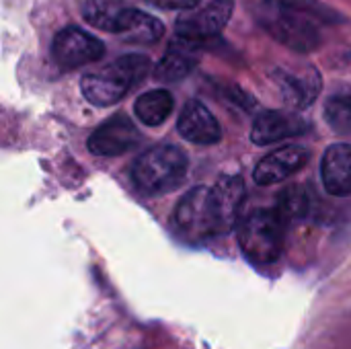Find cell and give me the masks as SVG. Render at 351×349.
Instances as JSON below:
<instances>
[{
  "mask_svg": "<svg viewBox=\"0 0 351 349\" xmlns=\"http://www.w3.org/2000/svg\"><path fill=\"white\" fill-rule=\"evenodd\" d=\"M80 88H82V95L86 97V101H90L93 105H99V107H109V105L117 103L130 91L107 70H105V74L82 76Z\"/></svg>",
  "mask_w": 351,
  "mask_h": 349,
  "instance_id": "cell-15",
  "label": "cell"
},
{
  "mask_svg": "<svg viewBox=\"0 0 351 349\" xmlns=\"http://www.w3.org/2000/svg\"><path fill=\"white\" fill-rule=\"evenodd\" d=\"M325 117L327 123L339 132V134H350L351 132V95H337L327 101L325 107Z\"/></svg>",
  "mask_w": 351,
  "mask_h": 349,
  "instance_id": "cell-19",
  "label": "cell"
},
{
  "mask_svg": "<svg viewBox=\"0 0 351 349\" xmlns=\"http://www.w3.org/2000/svg\"><path fill=\"white\" fill-rule=\"evenodd\" d=\"M150 70V60L146 56H140V53H130V56H123L119 60H115L107 72L111 76H115L121 84H125L128 88L142 82L146 78Z\"/></svg>",
  "mask_w": 351,
  "mask_h": 349,
  "instance_id": "cell-17",
  "label": "cell"
},
{
  "mask_svg": "<svg viewBox=\"0 0 351 349\" xmlns=\"http://www.w3.org/2000/svg\"><path fill=\"white\" fill-rule=\"evenodd\" d=\"M237 226L239 245L251 263L271 265L280 259L288 224L276 208H255L241 216Z\"/></svg>",
  "mask_w": 351,
  "mask_h": 349,
  "instance_id": "cell-3",
  "label": "cell"
},
{
  "mask_svg": "<svg viewBox=\"0 0 351 349\" xmlns=\"http://www.w3.org/2000/svg\"><path fill=\"white\" fill-rule=\"evenodd\" d=\"M245 204V183L237 175L220 177L214 187H193L175 210V226L189 241H208L230 232Z\"/></svg>",
  "mask_w": 351,
  "mask_h": 349,
  "instance_id": "cell-1",
  "label": "cell"
},
{
  "mask_svg": "<svg viewBox=\"0 0 351 349\" xmlns=\"http://www.w3.org/2000/svg\"><path fill=\"white\" fill-rule=\"evenodd\" d=\"M335 19L315 0H267L261 10V23L269 35L296 51H313L321 43L317 23Z\"/></svg>",
  "mask_w": 351,
  "mask_h": 349,
  "instance_id": "cell-2",
  "label": "cell"
},
{
  "mask_svg": "<svg viewBox=\"0 0 351 349\" xmlns=\"http://www.w3.org/2000/svg\"><path fill=\"white\" fill-rule=\"evenodd\" d=\"M311 130V123L290 111H265L261 113L251 130V140L259 146H267L271 142H280L284 138L302 136Z\"/></svg>",
  "mask_w": 351,
  "mask_h": 349,
  "instance_id": "cell-10",
  "label": "cell"
},
{
  "mask_svg": "<svg viewBox=\"0 0 351 349\" xmlns=\"http://www.w3.org/2000/svg\"><path fill=\"white\" fill-rule=\"evenodd\" d=\"M140 142V132L125 115H115L99 125L88 138V150L97 156H117Z\"/></svg>",
  "mask_w": 351,
  "mask_h": 349,
  "instance_id": "cell-7",
  "label": "cell"
},
{
  "mask_svg": "<svg viewBox=\"0 0 351 349\" xmlns=\"http://www.w3.org/2000/svg\"><path fill=\"white\" fill-rule=\"evenodd\" d=\"M187 154L179 146H154L138 156L132 167V179L144 193H169L181 185L187 175Z\"/></svg>",
  "mask_w": 351,
  "mask_h": 349,
  "instance_id": "cell-4",
  "label": "cell"
},
{
  "mask_svg": "<svg viewBox=\"0 0 351 349\" xmlns=\"http://www.w3.org/2000/svg\"><path fill=\"white\" fill-rule=\"evenodd\" d=\"M82 16L88 25L109 33H130L142 16V10L125 6L121 0H86Z\"/></svg>",
  "mask_w": 351,
  "mask_h": 349,
  "instance_id": "cell-8",
  "label": "cell"
},
{
  "mask_svg": "<svg viewBox=\"0 0 351 349\" xmlns=\"http://www.w3.org/2000/svg\"><path fill=\"white\" fill-rule=\"evenodd\" d=\"M173 107H175L173 95L169 91H165V88H154V91H148V93L138 97V101L134 105V111H136V117L142 123L160 125L173 113Z\"/></svg>",
  "mask_w": 351,
  "mask_h": 349,
  "instance_id": "cell-16",
  "label": "cell"
},
{
  "mask_svg": "<svg viewBox=\"0 0 351 349\" xmlns=\"http://www.w3.org/2000/svg\"><path fill=\"white\" fill-rule=\"evenodd\" d=\"M197 41L177 35V39L169 45V51L154 68V78L160 82H177L185 78L197 66Z\"/></svg>",
  "mask_w": 351,
  "mask_h": 349,
  "instance_id": "cell-13",
  "label": "cell"
},
{
  "mask_svg": "<svg viewBox=\"0 0 351 349\" xmlns=\"http://www.w3.org/2000/svg\"><path fill=\"white\" fill-rule=\"evenodd\" d=\"M278 84L282 88L284 99L292 105V107H308L321 91V76L315 68L304 66L302 70L296 72H278L276 74Z\"/></svg>",
  "mask_w": 351,
  "mask_h": 349,
  "instance_id": "cell-14",
  "label": "cell"
},
{
  "mask_svg": "<svg viewBox=\"0 0 351 349\" xmlns=\"http://www.w3.org/2000/svg\"><path fill=\"white\" fill-rule=\"evenodd\" d=\"M53 60L66 68L74 70L84 64H93L105 53V43L80 27H66L53 37Z\"/></svg>",
  "mask_w": 351,
  "mask_h": 349,
  "instance_id": "cell-5",
  "label": "cell"
},
{
  "mask_svg": "<svg viewBox=\"0 0 351 349\" xmlns=\"http://www.w3.org/2000/svg\"><path fill=\"white\" fill-rule=\"evenodd\" d=\"M308 163V152L300 146H284L280 150L269 152L267 156H263L259 160V165L255 167L253 179L257 185H274V183H282L288 177L296 175L304 165Z\"/></svg>",
  "mask_w": 351,
  "mask_h": 349,
  "instance_id": "cell-9",
  "label": "cell"
},
{
  "mask_svg": "<svg viewBox=\"0 0 351 349\" xmlns=\"http://www.w3.org/2000/svg\"><path fill=\"white\" fill-rule=\"evenodd\" d=\"M177 130L187 142H193L199 146H212V144L220 142V138H222L218 119L199 101H189L183 107L181 117L177 121Z\"/></svg>",
  "mask_w": 351,
  "mask_h": 349,
  "instance_id": "cell-11",
  "label": "cell"
},
{
  "mask_svg": "<svg viewBox=\"0 0 351 349\" xmlns=\"http://www.w3.org/2000/svg\"><path fill=\"white\" fill-rule=\"evenodd\" d=\"M278 214L286 220V224H290L292 220H300L306 216L308 212V197L300 187H288L278 195V204H276Z\"/></svg>",
  "mask_w": 351,
  "mask_h": 349,
  "instance_id": "cell-18",
  "label": "cell"
},
{
  "mask_svg": "<svg viewBox=\"0 0 351 349\" xmlns=\"http://www.w3.org/2000/svg\"><path fill=\"white\" fill-rule=\"evenodd\" d=\"M321 177L327 193L335 197L351 195V146L333 144L325 150L321 163Z\"/></svg>",
  "mask_w": 351,
  "mask_h": 349,
  "instance_id": "cell-12",
  "label": "cell"
},
{
  "mask_svg": "<svg viewBox=\"0 0 351 349\" xmlns=\"http://www.w3.org/2000/svg\"><path fill=\"white\" fill-rule=\"evenodd\" d=\"M232 8H234L232 0H212L208 6L179 16L175 25L177 35L185 39H193V41L214 37L228 25Z\"/></svg>",
  "mask_w": 351,
  "mask_h": 349,
  "instance_id": "cell-6",
  "label": "cell"
},
{
  "mask_svg": "<svg viewBox=\"0 0 351 349\" xmlns=\"http://www.w3.org/2000/svg\"><path fill=\"white\" fill-rule=\"evenodd\" d=\"M148 2L167 10H179V8L183 10V8H193L199 4V0H148Z\"/></svg>",
  "mask_w": 351,
  "mask_h": 349,
  "instance_id": "cell-20",
  "label": "cell"
}]
</instances>
